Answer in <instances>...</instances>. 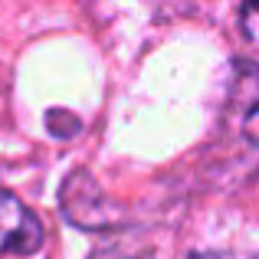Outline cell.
Segmentation results:
<instances>
[{
  "label": "cell",
  "mask_w": 259,
  "mask_h": 259,
  "mask_svg": "<svg viewBox=\"0 0 259 259\" xmlns=\"http://www.w3.org/2000/svg\"><path fill=\"white\" fill-rule=\"evenodd\" d=\"M43 249V223L17 194L0 187V256H33Z\"/></svg>",
  "instance_id": "cell-1"
},
{
  "label": "cell",
  "mask_w": 259,
  "mask_h": 259,
  "mask_svg": "<svg viewBox=\"0 0 259 259\" xmlns=\"http://www.w3.org/2000/svg\"><path fill=\"white\" fill-rule=\"evenodd\" d=\"M227 108L236 118H249L259 112V63H249V59L230 63Z\"/></svg>",
  "instance_id": "cell-2"
},
{
  "label": "cell",
  "mask_w": 259,
  "mask_h": 259,
  "mask_svg": "<svg viewBox=\"0 0 259 259\" xmlns=\"http://www.w3.org/2000/svg\"><path fill=\"white\" fill-rule=\"evenodd\" d=\"M240 26H243V36L253 46H259V4H246L240 10Z\"/></svg>",
  "instance_id": "cell-3"
},
{
  "label": "cell",
  "mask_w": 259,
  "mask_h": 259,
  "mask_svg": "<svg viewBox=\"0 0 259 259\" xmlns=\"http://www.w3.org/2000/svg\"><path fill=\"white\" fill-rule=\"evenodd\" d=\"M92 259H132V256L121 253V249H102V253H95Z\"/></svg>",
  "instance_id": "cell-4"
},
{
  "label": "cell",
  "mask_w": 259,
  "mask_h": 259,
  "mask_svg": "<svg viewBox=\"0 0 259 259\" xmlns=\"http://www.w3.org/2000/svg\"><path fill=\"white\" fill-rule=\"evenodd\" d=\"M187 259H230V256H223V253H190Z\"/></svg>",
  "instance_id": "cell-5"
}]
</instances>
